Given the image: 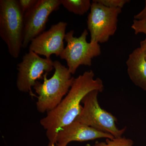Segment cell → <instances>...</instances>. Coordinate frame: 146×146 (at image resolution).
<instances>
[{
  "label": "cell",
  "instance_id": "5bb4252c",
  "mask_svg": "<svg viewBox=\"0 0 146 146\" xmlns=\"http://www.w3.org/2000/svg\"><path fill=\"white\" fill-rule=\"evenodd\" d=\"M98 2L105 6L111 8L122 9L126 4L129 2L128 0H96Z\"/></svg>",
  "mask_w": 146,
  "mask_h": 146
},
{
  "label": "cell",
  "instance_id": "52a82bcc",
  "mask_svg": "<svg viewBox=\"0 0 146 146\" xmlns=\"http://www.w3.org/2000/svg\"><path fill=\"white\" fill-rule=\"evenodd\" d=\"M53 63L51 58H43L29 51L17 65L16 86L18 90L24 93H31L32 95V88L38 80L43 79L44 75L54 69Z\"/></svg>",
  "mask_w": 146,
  "mask_h": 146
},
{
  "label": "cell",
  "instance_id": "d6986e66",
  "mask_svg": "<svg viewBox=\"0 0 146 146\" xmlns=\"http://www.w3.org/2000/svg\"><path fill=\"white\" fill-rule=\"evenodd\" d=\"M55 146H60L58 145H56Z\"/></svg>",
  "mask_w": 146,
  "mask_h": 146
},
{
  "label": "cell",
  "instance_id": "30bf717a",
  "mask_svg": "<svg viewBox=\"0 0 146 146\" xmlns=\"http://www.w3.org/2000/svg\"><path fill=\"white\" fill-rule=\"evenodd\" d=\"M113 138L114 137L110 134L74 121L59 131L56 138V145L67 146L69 143L73 141L82 142L100 138Z\"/></svg>",
  "mask_w": 146,
  "mask_h": 146
},
{
  "label": "cell",
  "instance_id": "277c9868",
  "mask_svg": "<svg viewBox=\"0 0 146 146\" xmlns=\"http://www.w3.org/2000/svg\"><path fill=\"white\" fill-rule=\"evenodd\" d=\"M99 93L94 90L86 94L82 102L83 106L81 112L74 121L108 133L114 138L122 137L126 128H118L116 125L117 118L102 108L98 100Z\"/></svg>",
  "mask_w": 146,
  "mask_h": 146
},
{
  "label": "cell",
  "instance_id": "8fae6325",
  "mask_svg": "<svg viewBox=\"0 0 146 146\" xmlns=\"http://www.w3.org/2000/svg\"><path fill=\"white\" fill-rule=\"evenodd\" d=\"M126 63L131 80L136 86L146 91V59L140 47L129 55Z\"/></svg>",
  "mask_w": 146,
  "mask_h": 146
},
{
  "label": "cell",
  "instance_id": "6da1fadb",
  "mask_svg": "<svg viewBox=\"0 0 146 146\" xmlns=\"http://www.w3.org/2000/svg\"><path fill=\"white\" fill-rule=\"evenodd\" d=\"M104 89L102 80L99 78H95L91 70L74 78L70 91L61 102L40 120L41 125L46 131L48 146H56L59 131L74 121L79 115L82 108V102L86 94L94 90L102 92Z\"/></svg>",
  "mask_w": 146,
  "mask_h": 146
},
{
  "label": "cell",
  "instance_id": "3957f363",
  "mask_svg": "<svg viewBox=\"0 0 146 146\" xmlns=\"http://www.w3.org/2000/svg\"><path fill=\"white\" fill-rule=\"evenodd\" d=\"M24 17L17 0L0 1V36L13 58L19 57L23 48Z\"/></svg>",
  "mask_w": 146,
  "mask_h": 146
},
{
  "label": "cell",
  "instance_id": "7a4b0ae2",
  "mask_svg": "<svg viewBox=\"0 0 146 146\" xmlns=\"http://www.w3.org/2000/svg\"><path fill=\"white\" fill-rule=\"evenodd\" d=\"M54 72L48 79L44 75L43 82L37 81L33 89L37 94L36 109L41 113L54 109L68 94L74 78L72 76L68 68L58 60L54 61Z\"/></svg>",
  "mask_w": 146,
  "mask_h": 146
},
{
  "label": "cell",
  "instance_id": "e0dca14e",
  "mask_svg": "<svg viewBox=\"0 0 146 146\" xmlns=\"http://www.w3.org/2000/svg\"><path fill=\"white\" fill-rule=\"evenodd\" d=\"M134 20L146 24V0L145 1V7L143 9L134 16Z\"/></svg>",
  "mask_w": 146,
  "mask_h": 146
},
{
  "label": "cell",
  "instance_id": "9c48e42d",
  "mask_svg": "<svg viewBox=\"0 0 146 146\" xmlns=\"http://www.w3.org/2000/svg\"><path fill=\"white\" fill-rule=\"evenodd\" d=\"M67 25L68 24L63 21L52 25L48 30L32 40L29 51L47 58H50L52 54L60 56L65 48L64 40Z\"/></svg>",
  "mask_w": 146,
  "mask_h": 146
},
{
  "label": "cell",
  "instance_id": "8992f818",
  "mask_svg": "<svg viewBox=\"0 0 146 146\" xmlns=\"http://www.w3.org/2000/svg\"><path fill=\"white\" fill-rule=\"evenodd\" d=\"M121 11V9L109 8L93 0L87 20L90 42H107L117 31L118 16Z\"/></svg>",
  "mask_w": 146,
  "mask_h": 146
},
{
  "label": "cell",
  "instance_id": "2e32d148",
  "mask_svg": "<svg viewBox=\"0 0 146 146\" xmlns=\"http://www.w3.org/2000/svg\"><path fill=\"white\" fill-rule=\"evenodd\" d=\"M131 29L134 31L136 35L143 33L146 36V24L137 20H134L131 25Z\"/></svg>",
  "mask_w": 146,
  "mask_h": 146
},
{
  "label": "cell",
  "instance_id": "4fadbf2b",
  "mask_svg": "<svg viewBox=\"0 0 146 146\" xmlns=\"http://www.w3.org/2000/svg\"><path fill=\"white\" fill-rule=\"evenodd\" d=\"M131 139L123 137L106 139L105 142H98L90 146H133Z\"/></svg>",
  "mask_w": 146,
  "mask_h": 146
},
{
  "label": "cell",
  "instance_id": "ba28073f",
  "mask_svg": "<svg viewBox=\"0 0 146 146\" xmlns=\"http://www.w3.org/2000/svg\"><path fill=\"white\" fill-rule=\"evenodd\" d=\"M60 5L61 0H38L34 6L24 14L23 48H26L33 39L44 31L49 17Z\"/></svg>",
  "mask_w": 146,
  "mask_h": 146
},
{
  "label": "cell",
  "instance_id": "ac0fdd59",
  "mask_svg": "<svg viewBox=\"0 0 146 146\" xmlns=\"http://www.w3.org/2000/svg\"><path fill=\"white\" fill-rule=\"evenodd\" d=\"M140 48L143 53L146 59V36L145 39L140 42Z\"/></svg>",
  "mask_w": 146,
  "mask_h": 146
},
{
  "label": "cell",
  "instance_id": "5b68a950",
  "mask_svg": "<svg viewBox=\"0 0 146 146\" xmlns=\"http://www.w3.org/2000/svg\"><path fill=\"white\" fill-rule=\"evenodd\" d=\"M88 35L86 29H84L79 37L74 36L73 30L65 35L67 45L59 57L66 61L68 70L72 74H75L80 65L91 66L93 58L101 54L99 44L87 42Z\"/></svg>",
  "mask_w": 146,
  "mask_h": 146
},
{
  "label": "cell",
  "instance_id": "9a60e30c",
  "mask_svg": "<svg viewBox=\"0 0 146 146\" xmlns=\"http://www.w3.org/2000/svg\"><path fill=\"white\" fill-rule=\"evenodd\" d=\"M38 0H17L18 5L24 14L31 9Z\"/></svg>",
  "mask_w": 146,
  "mask_h": 146
},
{
  "label": "cell",
  "instance_id": "7c38bea8",
  "mask_svg": "<svg viewBox=\"0 0 146 146\" xmlns=\"http://www.w3.org/2000/svg\"><path fill=\"white\" fill-rule=\"evenodd\" d=\"M61 5L71 13L82 16L91 9L90 0H61Z\"/></svg>",
  "mask_w": 146,
  "mask_h": 146
}]
</instances>
